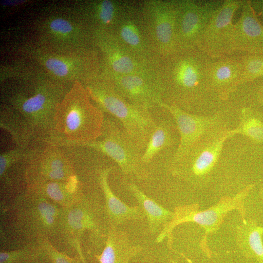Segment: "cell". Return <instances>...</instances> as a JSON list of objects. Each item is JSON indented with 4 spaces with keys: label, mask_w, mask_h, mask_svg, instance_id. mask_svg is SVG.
Instances as JSON below:
<instances>
[{
    "label": "cell",
    "mask_w": 263,
    "mask_h": 263,
    "mask_svg": "<svg viewBox=\"0 0 263 263\" xmlns=\"http://www.w3.org/2000/svg\"><path fill=\"white\" fill-rule=\"evenodd\" d=\"M102 127L104 137L92 142L91 146L101 151L112 159L120 168L126 178L139 182L147 176V168L143 164V152L139 149L121 128L112 121L104 123Z\"/></svg>",
    "instance_id": "obj_10"
},
{
    "label": "cell",
    "mask_w": 263,
    "mask_h": 263,
    "mask_svg": "<svg viewBox=\"0 0 263 263\" xmlns=\"http://www.w3.org/2000/svg\"><path fill=\"white\" fill-rule=\"evenodd\" d=\"M40 45L53 49H75L93 43V34L77 10H53L39 19Z\"/></svg>",
    "instance_id": "obj_6"
},
{
    "label": "cell",
    "mask_w": 263,
    "mask_h": 263,
    "mask_svg": "<svg viewBox=\"0 0 263 263\" xmlns=\"http://www.w3.org/2000/svg\"><path fill=\"white\" fill-rule=\"evenodd\" d=\"M224 0H176L175 43L177 51L196 47V42Z\"/></svg>",
    "instance_id": "obj_12"
},
{
    "label": "cell",
    "mask_w": 263,
    "mask_h": 263,
    "mask_svg": "<svg viewBox=\"0 0 263 263\" xmlns=\"http://www.w3.org/2000/svg\"><path fill=\"white\" fill-rule=\"evenodd\" d=\"M252 4L257 6L258 9L259 10L258 14H256L257 17L260 16L263 19V0L259 1H252L250 0Z\"/></svg>",
    "instance_id": "obj_31"
},
{
    "label": "cell",
    "mask_w": 263,
    "mask_h": 263,
    "mask_svg": "<svg viewBox=\"0 0 263 263\" xmlns=\"http://www.w3.org/2000/svg\"><path fill=\"white\" fill-rule=\"evenodd\" d=\"M128 188L142 208L147 218L150 232L152 234L158 232L159 233L160 229L161 231L172 219L173 212L164 207L150 198L136 183L129 182Z\"/></svg>",
    "instance_id": "obj_22"
},
{
    "label": "cell",
    "mask_w": 263,
    "mask_h": 263,
    "mask_svg": "<svg viewBox=\"0 0 263 263\" xmlns=\"http://www.w3.org/2000/svg\"><path fill=\"white\" fill-rule=\"evenodd\" d=\"M241 13L234 24L236 52L263 55V25L258 19L250 0H244Z\"/></svg>",
    "instance_id": "obj_17"
},
{
    "label": "cell",
    "mask_w": 263,
    "mask_h": 263,
    "mask_svg": "<svg viewBox=\"0 0 263 263\" xmlns=\"http://www.w3.org/2000/svg\"><path fill=\"white\" fill-rule=\"evenodd\" d=\"M171 263H178L177 262L175 261H174V260H172L171 261Z\"/></svg>",
    "instance_id": "obj_33"
},
{
    "label": "cell",
    "mask_w": 263,
    "mask_h": 263,
    "mask_svg": "<svg viewBox=\"0 0 263 263\" xmlns=\"http://www.w3.org/2000/svg\"><path fill=\"white\" fill-rule=\"evenodd\" d=\"M29 189L50 200L61 207H66L76 201L82 195L69 190L66 182H49L29 186Z\"/></svg>",
    "instance_id": "obj_24"
},
{
    "label": "cell",
    "mask_w": 263,
    "mask_h": 263,
    "mask_svg": "<svg viewBox=\"0 0 263 263\" xmlns=\"http://www.w3.org/2000/svg\"><path fill=\"white\" fill-rule=\"evenodd\" d=\"M260 199L261 200V203L262 205V208H263V187H262V189L260 190Z\"/></svg>",
    "instance_id": "obj_32"
},
{
    "label": "cell",
    "mask_w": 263,
    "mask_h": 263,
    "mask_svg": "<svg viewBox=\"0 0 263 263\" xmlns=\"http://www.w3.org/2000/svg\"><path fill=\"white\" fill-rule=\"evenodd\" d=\"M29 263H52V262L44 251V254L41 256Z\"/></svg>",
    "instance_id": "obj_30"
},
{
    "label": "cell",
    "mask_w": 263,
    "mask_h": 263,
    "mask_svg": "<svg viewBox=\"0 0 263 263\" xmlns=\"http://www.w3.org/2000/svg\"><path fill=\"white\" fill-rule=\"evenodd\" d=\"M89 95L120 122L122 129L143 152L155 128L150 110L134 105L119 94L99 74L86 83Z\"/></svg>",
    "instance_id": "obj_3"
},
{
    "label": "cell",
    "mask_w": 263,
    "mask_h": 263,
    "mask_svg": "<svg viewBox=\"0 0 263 263\" xmlns=\"http://www.w3.org/2000/svg\"><path fill=\"white\" fill-rule=\"evenodd\" d=\"M24 52L36 68L60 82L86 83L102 71L101 57L90 47L53 49L37 46Z\"/></svg>",
    "instance_id": "obj_4"
},
{
    "label": "cell",
    "mask_w": 263,
    "mask_h": 263,
    "mask_svg": "<svg viewBox=\"0 0 263 263\" xmlns=\"http://www.w3.org/2000/svg\"><path fill=\"white\" fill-rule=\"evenodd\" d=\"M160 107L168 111L173 118L179 136V142L172 157L176 159L188 152L213 124L214 117L198 115L176 107L162 103Z\"/></svg>",
    "instance_id": "obj_16"
},
{
    "label": "cell",
    "mask_w": 263,
    "mask_h": 263,
    "mask_svg": "<svg viewBox=\"0 0 263 263\" xmlns=\"http://www.w3.org/2000/svg\"><path fill=\"white\" fill-rule=\"evenodd\" d=\"M173 127L168 120L157 119L156 126L150 136L142 157V163L146 167L158 155L169 150L175 143Z\"/></svg>",
    "instance_id": "obj_23"
},
{
    "label": "cell",
    "mask_w": 263,
    "mask_h": 263,
    "mask_svg": "<svg viewBox=\"0 0 263 263\" xmlns=\"http://www.w3.org/2000/svg\"><path fill=\"white\" fill-rule=\"evenodd\" d=\"M44 254L38 243L10 249H1L0 263H29Z\"/></svg>",
    "instance_id": "obj_25"
},
{
    "label": "cell",
    "mask_w": 263,
    "mask_h": 263,
    "mask_svg": "<svg viewBox=\"0 0 263 263\" xmlns=\"http://www.w3.org/2000/svg\"><path fill=\"white\" fill-rule=\"evenodd\" d=\"M240 60L241 85L263 76V55L243 53L240 55Z\"/></svg>",
    "instance_id": "obj_26"
},
{
    "label": "cell",
    "mask_w": 263,
    "mask_h": 263,
    "mask_svg": "<svg viewBox=\"0 0 263 263\" xmlns=\"http://www.w3.org/2000/svg\"><path fill=\"white\" fill-rule=\"evenodd\" d=\"M109 32L128 50L141 55L158 57L153 53L150 46L139 19L138 9L135 13L124 19Z\"/></svg>",
    "instance_id": "obj_20"
},
{
    "label": "cell",
    "mask_w": 263,
    "mask_h": 263,
    "mask_svg": "<svg viewBox=\"0 0 263 263\" xmlns=\"http://www.w3.org/2000/svg\"><path fill=\"white\" fill-rule=\"evenodd\" d=\"M138 7L131 2L103 0L86 3L77 11L93 32H111Z\"/></svg>",
    "instance_id": "obj_14"
},
{
    "label": "cell",
    "mask_w": 263,
    "mask_h": 263,
    "mask_svg": "<svg viewBox=\"0 0 263 263\" xmlns=\"http://www.w3.org/2000/svg\"><path fill=\"white\" fill-rule=\"evenodd\" d=\"M263 226L255 220L245 218L235 229L237 244L244 256L263 263Z\"/></svg>",
    "instance_id": "obj_21"
},
{
    "label": "cell",
    "mask_w": 263,
    "mask_h": 263,
    "mask_svg": "<svg viewBox=\"0 0 263 263\" xmlns=\"http://www.w3.org/2000/svg\"><path fill=\"white\" fill-rule=\"evenodd\" d=\"M101 74L119 94L134 105L151 110L163 103L159 72L125 75Z\"/></svg>",
    "instance_id": "obj_13"
},
{
    "label": "cell",
    "mask_w": 263,
    "mask_h": 263,
    "mask_svg": "<svg viewBox=\"0 0 263 263\" xmlns=\"http://www.w3.org/2000/svg\"><path fill=\"white\" fill-rule=\"evenodd\" d=\"M250 188L249 186L234 196L223 197L216 204L205 210H200L198 204L175 207L172 219L158 234L156 242L159 243L168 238L170 243L173 229L177 225L187 222L194 223L202 227L205 233L203 240L206 241L208 234L218 231L229 212L237 210L242 220L245 218V202Z\"/></svg>",
    "instance_id": "obj_5"
},
{
    "label": "cell",
    "mask_w": 263,
    "mask_h": 263,
    "mask_svg": "<svg viewBox=\"0 0 263 263\" xmlns=\"http://www.w3.org/2000/svg\"><path fill=\"white\" fill-rule=\"evenodd\" d=\"M241 120L236 133H241L256 141L263 140V125L258 119L249 116L248 109L241 111Z\"/></svg>",
    "instance_id": "obj_27"
},
{
    "label": "cell",
    "mask_w": 263,
    "mask_h": 263,
    "mask_svg": "<svg viewBox=\"0 0 263 263\" xmlns=\"http://www.w3.org/2000/svg\"><path fill=\"white\" fill-rule=\"evenodd\" d=\"M77 253L81 263H87L80 245V242L77 241L75 244L74 247Z\"/></svg>",
    "instance_id": "obj_29"
},
{
    "label": "cell",
    "mask_w": 263,
    "mask_h": 263,
    "mask_svg": "<svg viewBox=\"0 0 263 263\" xmlns=\"http://www.w3.org/2000/svg\"><path fill=\"white\" fill-rule=\"evenodd\" d=\"M93 42L101 52V72L104 74L125 75L159 72L160 58L137 54L128 50L110 32H94Z\"/></svg>",
    "instance_id": "obj_9"
},
{
    "label": "cell",
    "mask_w": 263,
    "mask_h": 263,
    "mask_svg": "<svg viewBox=\"0 0 263 263\" xmlns=\"http://www.w3.org/2000/svg\"><path fill=\"white\" fill-rule=\"evenodd\" d=\"M107 219L105 206L94 197L83 193L72 205L62 207L56 238L67 241L72 246L88 231L93 240L106 237L108 228L104 225Z\"/></svg>",
    "instance_id": "obj_7"
},
{
    "label": "cell",
    "mask_w": 263,
    "mask_h": 263,
    "mask_svg": "<svg viewBox=\"0 0 263 263\" xmlns=\"http://www.w3.org/2000/svg\"><path fill=\"white\" fill-rule=\"evenodd\" d=\"M52 263H81L78 257H72L57 249L48 238L39 240L38 242Z\"/></svg>",
    "instance_id": "obj_28"
},
{
    "label": "cell",
    "mask_w": 263,
    "mask_h": 263,
    "mask_svg": "<svg viewBox=\"0 0 263 263\" xmlns=\"http://www.w3.org/2000/svg\"><path fill=\"white\" fill-rule=\"evenodd\" d=\"M112 168L98 172V180L105 198V208L109 225L118 226L129 221L140 220L145 216L140 206L130 207L117 197L111 189L108 176Z\"/></svg>",
    "instance_id": "obj_18"
},
{
    "label": "cell",
    "mask_w": 263,
    "mask_h": 263,
    "mask_svg": "<svg viewBox=\"0 0 263 263\" xmlns=\"http://www.w3.org/2000/svg\"><path fill=\"white\" fill-rule=\"evenodd\" d=\"M207 83L212 94L226 100L241 85L242 65L240 55L211 58L207 69Z\"/></svg>",
    "instance_id": "obj_15"
},
{
    "label": "cell",
    "mask_w": 263,
    "mask_h": 263,
    "mask_svg": "<svg viewBox=\"0 0 263 263\" xmlns=\"http://www.w3.org/2000/svg\"><path fill=\"white\" fill-rule=\"evenodd\" d=\"M244 2V0H224L201 32L196 47L209 57L217 58L237 52L232 19Z\"/></svg>",
    "instance_id": "obj_11"
},
{
    "label": "cell",
    "mask_w": 263,
    "mask_h": 263,
    "mask_svg": "<svg viewBox=\"0 0 263 263\" xmlns=\"http://www.w3.org/2000/svg\"><path fill=\"white\" fill-rule=\"evenodd\" d=\"M142 249L140 245L131 242L118 227L109 225L104 247L94 257L99 263H130Z\"/></svg>",
    "instance_id": "obj_19"
},
{
    "label": "cell",
    "mask_w": 263,
    "mask_h": 263,
    "mask_svg": "<svg viewBox=\"0 0 263 263\" xmlns=\"http://www.w3.org/2000/svg\"><path fill=\"white\" fill-rule=\"evenodd\" d=\"M176 0H149L139 6V19L153 53L161 58L176 52Z\"/></svg>",
    "instance_id": "obj_8"
},
{
    "label": "cell",
    "mask_w": 263,
    "mask_h": 263,
    "mask_svg": "<svg viewBox=\"0 0 263 263\" xmlns=\"http://www.w3.org/2000/svg\"><path fill=\"white\" fill-rule=\"evenodd\" d=\"M211 58L197 47L177 51L161 59L159 76L163 101L185 111L206 93Z\"/></svg>",
    "instance_id": "obj_1"
},
{
    "label": "cell",
    "mask_w": 263,
    "mask_h": 263,
    "mask_svg": "<svg viewBox=\"0 0 263 263\" xmlns=\"http://www.w3.org/2000/svg\"><path fill=\"white\" fill-rule=\"evenodd\" d=\"M62 207L28 189L16 197L8 208L6 235L17 248L38 243L41 239L56 237Z\"/></svg>",
    "instance_id": "obj_2"
}]
</instances>
